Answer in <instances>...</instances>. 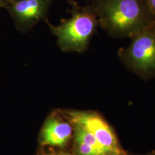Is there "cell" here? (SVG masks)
<instances>
[{
    "mask_svg": "<svg viewBox=\"0 0 155 155\" xmlns=\"http://www.w3.org/2000/svg\"><path fill=\"white\" fill-rule=\"evenodd\" d=\"M74 154L76 155H100L107 153L87 145L80 140L74 139Z\"/></svg>",
    "mask_w": 155,
    "mask_h": 155,
    "instance_id": "ba28073f",
    "label": "cell"
},
{
    "mask_svg": "<svg viewBox=\"0 0 155 155\" xmlns=\"http://www.w3.org/2000/svg\"><path fill=\"white\" fill-rule=\"evenodd\" d=\"M11 1V0H0V8L6 9Z\"/></svg>",
    "mask_w": 155,
    "mask_h": 155,
    "instance_id": "30bf717a",
    "label": "cell"
},
{
    "mask_svg": "<svg viewBox=\"0 0 155 155\" xmlns=\"http://www.w3.org/2000/svg\"></svg>",
    "mask_w": 155,
    "mask_h": 155,
    "instance_id": "4fadbf2b",
    "label": "cell"
},
{
    "mask_svg": "<svg viewBox=\"0 0 155 155\" xmlns=\"http://www.w3.org/2000/svg\"><path fill=\"white\" fill-rule=\"evenodd\" d=\"M71 123H77L92 133L106 150L111 152L125 155L118 143L113 129L103 117L92 111H64Z\"/></svg>",
    "mask_w": 155,
    "mask_h": 155,
    "instance_id": "277c9868",
    "label": "cell"
},
{
    "mask_svg": "<svg viewBox=\"0 0 155 155\" xmlns=\"http://www.w3.org/2000/svg\"><path fill=\"white\" fill-rule=\"evenodd\" d=\"M11 1H13V0H11Z\"/></svg>",
    "mask_w": 155,
    "mask_h": 155,
    "instance_id": "7c38bea8",
    "label": "cell"
},
{
    "mask_svg": "<svg viewBox=\"0 0 155 155\" xmlns=\"http://www.w3.org/2000/svg\"><path fill=\"white\" fill-rule=\"evenodd\" d=\"M72 132V124L53 114L45 122L41 133L40 143L44 146L63 148L71 139Z\"/></svg>",
    "mask_w": 155,
    "mask_h": 155,
    "instance_id": "8992f818",
    "label": "cell"
},
{
    "mask_svg": "<svg viewBox=\"0 0 155 155\" xmlns=\"http://www.w3.org/2000/svg\"><path fill=\"white\" fill-rule=\"evenodd\" d=\"M99 25L111 36L131 38L155 23L147 0H91Z\"/></svg>",
    "mask_w": 155,
    "mask_h": 155,
    "instance_id": "6da1fadb",
    "label": "cell"
},
{
    "mask_svg": "<svg viewBox=\"0 0 155 155\" xmlns=\"http://www.w3.org/2000/svg\"><path fill=\"white\" fill-rule=\"evenodd\" d=\"M127 48L118 51L122 63L144 79L155 77V23L131 38Z\"/></svg>",
    "mask_w": 155,
    "mask_h": 155,
    "instance_id": "3957f363",
    "label": "cell"
},
{
    "mask_svg": "<svg viewBox=\"0 0 155 155\" xmlns=\"http://www.w3.org/2000/svg\"><path fill=\"white\" fill-rule=\"evenodd\" d=\"M58 155H76L74 153H67V152H61L59 153H58ZM122 155V154H120L116 152H110V153H107L105 154H102V155Z\"/></svg>",
    "mask_w": 155,
    "mask_h": 155,
    "instance_id": "9c48e42d",
    "label": "cell"
},
{
    "mask_svg": "<svg viewBox=\"0 0 155 155\" xmlns=\"http://www.w3.org/2000/svg\"><path fill=\"white\" fill-rule=\"evenodd\" d=\"M152 12L155 15V0H147Z\"/></svg>",
    "mask_w": 155,
    "mask_h": 155,
    "instance_id": "8fae6325",
    "label": "cell"
},
{
    "mask_svg": "<svg viewBox=\"0 0 155 155\" xmlns=\"http://www.w3.org/2000/svg\"><path fill=\"white\" fill-rule=\"evenodd\" d=\"M50 31L57 38V45L63 52L82 53L99 25L98 17L91 5H73L71 17L63 20L58 25L45 20Z\"/></svg>",
    "mask_w": 155,
    "mask_h": 155,
    "instance_id": "7a4b0ae2",
    "label": "cell"
},
{
    "mask_svg": "<svg viewBox=\"0 0 155 155\" xmlns=\"http://www.w3.org/2000/svg\"><path fill=\"white\" fill-rule=\"evenodd\" d=\"M73 127L74 139L80 140L84 143L91 146L97 150H100L104 153H110L109 150L100 144L97 139L87 129L77 123H71Z\"/></svg>",
    "mask_w": 155,
    "mask_h": 155,
    "instance_id": "52a82bcc",
    "label": "cell"
},
{
    "mask_svg": "<svg viewBox=\"0 0 155 155\" xmlns=\"http://www.w3.org/2000/svg\"><path fill=\"white\" fill-rule=\"evenodd\" d=\"M53 0H13L6 9L17 29L25 32L41 21H45Z\"/></svg>",
    "mask_w": 155,
    "mask_h": 155,
    "instance_id": "5b68a950",
    "label": "cell"
}]
</instances>
